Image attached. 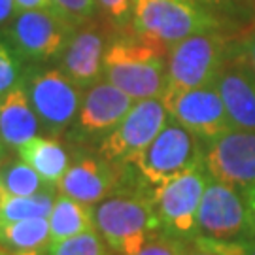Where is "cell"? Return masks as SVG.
<instances>
[{"label":"cell","instance_id":"cell-1","mask_svg":"<svg viewBox=\"0 0 255 255\" xmlns=\"http://www.w3.org/2000/svg\"><path fill=\"white\" fill-rule=\"evenodd\" d=\"M102 78L134 101L163 97L168 83V49L123 32L106 47Z\"/></svg>","mask_w":255,"mask_h":255},{"label":"cell","instance_id":"cell-2","mask_svg":"<svg viewBox=\"0 0 255 255\" xmlns=\"http://www.w3.org/2000/svg\"><path fill=\"white\" fill-rule=\"evenodd\" d=\"M95 223L110 252L119 255H136L147 240L163 233L153 199L130 191L114 193L95 204Z\"/></svg>","mask_w":255,"mask_h":255},{"label":"cell","instance_id":"cell-3","mask_svg":"<svg viewBox=\"0 0 255 255\" xmlns=\"http://www.w3.org/2000/svg\"><path fill=\"white\" fill-rule=\"evenodd\" d=\"M218 15L195 0H134L130 34L170 49L183 38L218 30Z\"/></svg>","mask_w":255,"mask_h":255},{"label":"cell","instance_id":"cell-4","mask_svg":"<svg viewBox=\"0 0 255 255\" xmlns=\"http://www.w3.org/2000/svg\"><path fill=\"white\" fill-rule=\"evenodd\" d=\"M76 23L55 8L23 9L2 28V36L27 64L61 59L68 46Z\"/></svg>","mask_w":255,"mask_h":255},{"label":"cell","instance_id":"cell-5","mask_svg":"<svg viewBox=\"0 0 255 255\" xmlns=\"http://www.w3.org/2000/svg\"><path fill=\"white\" fill-rule=\"evenodd\" d=\"M202 147L204 144L201 138L170 118L163 130L130 163V166H134L142 182L155 189L176 176L204 164Z\"/></svg>","mask_w":255,"mask_h":255},{"label":"cell","instance_id":"cell-6","mask_svg":"<svg viewBox=\"0 0 255 255\" xmlns=\"http://www.w3.org/2000/svg\"><path fill=\"white\" fill-rule=\"evenodd\" d=\"M25 87L46 134L59 138L72 127L82 106L83 89L64 74L61 66L40 68L38 64H30Z\"/></svg>","mask_w":255,"mask_h":255},{"label":"cell","instance_id":"cell-7","mask_svg":"<svg viewBox=\"0 0 255 255\" xmlns=\"http://www.w3.org/2000/svg\"><path fill=\"white\" fill-rule=\"evenodd\" d=\"M227 38L218 30L197 32L168 49V83L164 93L185 91L216 82L229 53Z\"/></svg>","mask_w":255,"mask_h":255},{"label":"cell","instance_id":"cell-8","mask_svg":"<svg viewBox=\"0 0 255 255\" xmlns=\"http://www.w3.org/2000/svg\"><path fill=\"white\" fill-rule=\"evenodd\" d=\"M210 174L204 164L176 176L153 189V206L163 235L178 240H191L199 233V206Z\"/></svg>","mask_w":255,"mask_h":255},{"label":"cell","instance_id":"cell-9","mask_svg":"<svg viewBox=\"0 0 255 255\" xmlns=\"http://www.w3.org/2000/svg\"><path fill=\"white\" fill-rule=\"evenodd\" d=\"M168 110L161 97L142 99L132 104L127 116L99 142V153L116 164H130L168 123Z\"/></svg>","mask_w":255,"mask_h":255},{"label":"cell","instance_id":"cell-10","mask_svg":"<svg viewBox=\"0 0 255 255\" xmlns=\"http://www.w3.org/2000/svg\"><path fill=\"white\" fill-rule=\"evenodd\" d=\"M202 159L210 178L244 191L255 183V130L229 128L202 142Z\"/></svg>","mask_w":255,"mask_h":255},{"label":"cell","instance_id":"cell-11","mask_svg":"<svg viewBox=\"0 0 255 255\" xmlns=\"http://www.w3.org/2000/svg\"><path fill=\"white\" fill-rule=\"evenodd\" d=\"M161 99L168 110V116L202 142H208L233 128L227 108L214 83L185 91L164 93Z\"/></svg>","mask_w":255,"mask_h":255},{"label":"cell","instance_id":"cell-12","mask_svg":"<svg viewBox=\"0 0 255 255\" xmlns=\"http://www.w3.org/2000/svg\"><path fill=\"white\" fill-rule=\"evenodd\" d=\"M134 102L132 97L102 78L83 91L78 118L70 127V138L76 142H101L118 127Z\"/></svg>","mask_w":255,"mask_h":255},{"label":"cell","instance_id":"cell-13","mask_svg":"<svg viewBox=\"0 0 255 255\" xmlns=\"http://www.w3.org/2000/svg\"><path fill=\"white\" fill-rule=\"evenodd\" d=\"M199 233L212 238H248V208L240 189L210 178L199 206Z\"/></svg>","mask_w":255,"mask_h":255},{"label":"cell","instance_id":"cell-14","mask_svg":"<svg viewBox=\"0 0 255 255\" xmlns=\"http://www.w3.org/2000/svg\"><path fill=\"white\" fill-rule=\"evenodd\" d=\"M127 164H116L97 153H83L74 159L57 189L83 204H99L110 195L119 193L123 183V168Z\"/></svg>","mask_w":255,"mask_h":255},{"label":"cell","instance_id":"cell-15","mask_svg":"<svg viewBox=\"0 0 255 255\" xmlns=\"http://www.w3.org/2000/svg\"><path fill=\"white\" fill-rule=\"evenodd\" d=\"M110 40L108 30L99 19H89L74 30L68 46L61 55V68L83 91L102 80L104 55Z\"/></svg>","mask_w":255,"mask_h":255},{"label":"cell","instance_id":"cell-16","mask_svg":"<svg viewBox=\"0 0 255 255\" xmlns=\"http://www.w3.org/2000/svg\"><path fill=\"white\" fill-rule=\"evenodd\" d=\"M214 85L227 108L233 127L255 130V72L240 47H229Z\"/></svg>","mask_w":255,"mask_h":255},{"label":"cell","instance_id":"cell-17","mask_svg":"<svg viewBox=\"0 0 255 255\" xmlns=\"http://www.w3.org/2000/svg\"><path fill=\"white\" fill-rule=\"evenodd\" d=\"M42 132L34 106L30 102L25 82L0 95V142L17 151V147Z\"/></svg>","mask_w":255,"mask_h":255},{"label":"cell","instance_id":"cell-18","mask_svg":"<svg viewBox=\"0 0 255 255\" xmlns=\"http://www.w3.org/2000/svg\"><path fill=\"white\" fill-rule=\"evenodd\" d=\"M17 155L51 185H59L72 163L68 149L61 144V140L49 134L28 140L27 144L17 147Z\"/></svg>","mask_w":255,"mask_h":255},{"label":"cell","instance_id":"cell-19","mask_svg":"<svg viewBox=\"0 0 255 255\" xmlns=\"http://www.w3.org/2000/svg\"><path fill=\"white\" fill-rule=\"evenodd\" d=\"M95 229H97V223H95L93 204H83L63 193L55 197L53 210L49 214V246L47 248Z\"/></svg>","mask_w":255,"mask_h":255},{"label":"cell","instance_id":"cell-20","mask_svg":"<svg viewBox=\"0 0 255 255\" xmlns=\"http://www.w3.org/2000/svg\"><path fill=\"white\" fill-rule=\"evenodd\" d=\"M0 244L9 252L47 250L49 218H27L0 225Z\"/></svg>","mask_w":255,"mask_h":255},{"label":"cell","instance_id":"cell-21","mask_svg":"<svg viewBox=\"0 0 255 255\" xmlns=\"http://www.w3.org/2000/svg\"><path fill=\"white\" fill-rule=\"evenodd\" d=\"M55 193H59V189H46L27 197L4 193V199L0 202V225L27 218H49L57 197Z\"/></svg>","mask_w":255,"mask_h":255},{"label":"cell","instance_id":"cell-22","mask_svg":"<svg viewBox=\"0 0 255 255\" xmlns=\"http://www.w3.org/2000/svg\"><path fill=\"white\" fill-rule=\"evenodd\" d=\"M0 183H2L4 191L8 195H15V197H27V195L46 191V189H57V185L47 183L23 159H19L15 163L2 164V168H0Z\"/></svg>","mask_w":255,"mask_h":255},{"label":"cell","instance_id":"cell-23","mask_svg":"<svg viewBox=\"0 0 255 255\" xmlns=\"http://www.w3.org/2000/svg\"><path fill=\"white\" fill-rule=\"evenodd\" d=\"M27 72V63L19 57L8 40L0 34V95L8 93L17 83L25 82Z\"/></svg>","mask_w":255,"mask_h":255},{"label":"cell","instance_id":"cell-24","mask_svg":"<svg viewBox=\"0 0 255 255\" xmlns=\"http://www.w3.org/2000/svg\"><path fill=\"white\" fill-rule=\"evenodd\" d=\"M108 244L95 229L47 248V255H108Z\"/></svg>","mask_w":255,"mask_h":255},{"label":"cell","instance_id":"cell-25","mask_svg":"<svg viewBox=\"0 0 255 255\" xmlns=\"http://www.w3.org/2000/svg\"><path fill=\"white\" fill-rule=\"evenodd\" d=\"M99 9L112 30L125 32L132 27L134 0H97Z\"/></svg>","mask_w":255,"mask_h":255},{"label":"cell","instance_id":"cell-26","mask_svg":"<svg viewBox=\"0 0 255 255\" xmlns=\"http://www.w3.org/2000/svg\"><path fill=\"white\" fill-rule=\"evenodd\" d=\"M51 2L55 9H59L76 25H82L85 21L93 19L99 9L97 0H51Z\"/></svg>","mask_w":255,"mask_h":255},{"label":"cell","instance_id":"cell-27","mask_svg":"<svg viewBox=\"0 0 255 255\" xmlns=\"http://www.w3.org/2000/svg\"><path fill=\"white\" fill-rule=\"evenodd\" d=\"M136 255H183V240L161 233L147 240Z\"/></svg>","mask_w":255,"mask_h":255},{"label":"cell","instance_id":"cell-28","mask_svg":"<svg viewBox=\"0 0 255 255\" xmlns=\"http://www.w3.org/2000/svg\"><path fill=\"white\" fill-rule=\"evenodd\" d=\"M242 195L248 208V238H255V183L246 187Z\"/></svg>","mask_w":255,"mask_h":255},{"label":"cell","instance_id":"cell-29","mask_svg":"<svg viewBox=\"0 0 255 255\" xmlns=\"http://www.w3.org/2000/svg\"><path fill=\"white\" fill-rule=\"evenodd\" d=\"M19 13L15 0H0V28H4Z\"/></svg>","mask_w":255,"mask_h":255},{"label":"cell","instance_id":"cell-30","mask_svg":"<svg viewBox=\"0 0 255 255\" xmlns=\"http://www.w3.org/2000/svg\"><path fill=\"white\" fill-rule=\"evenodd\" d=\"M238 47H240V51H242V55H244V59L250 63V66L254 68V72H255V32L248 38V40H244Z\"/></svg>","mask_w":255,"mask_h":255},{"label":"cell","instance_id":"cell-31","mask_svg":"<svg viewBox=\"0 0 255 255\" xmlns=\"http://www.w3.org/2000/svg\"><path fill=\"white\" fill-rule=\"evenodd\" d=\"M19 11L23 9H42V8H53L51 0H15Z\"/></svg>","mask_w":255,"mask_h":255},{"label":"cell","instance_id":"cell-32","mask_svg":"<svg viewBox=\"0 0 255 255\" xmlns=\"http://www.w3.org/2000/svg\"><path fill=\"white\" fill-rule=\"evenodd\" d=\"M195 2H201V4H206V6H223V4H227L229 0H195Z\"/></svg>","mask_w":255,"mask_h":255},{"label":"cell","instance_id":"cell-33","mask_svg":"<svg viewBox=\"0 0 255 255\" xmlns=\"http://www.w3.org/2000/svg\"><path fill=\"white\" fill-rule=\"evenodd\" d=\"M246 255H255V238H246Z\"/></svg>","mask_w":255,"mask_h":255},{"label":"cell","instance_id":"cell-34","mask_svg":"<svg viewBox=\"0 0 255 255\" xmlns=\"http://www.w3.org/2000/svg\"><path fill=\"white\" fill-rule=\"evenodd\" d=\"M11 255H42V250H21V252H11Z\"/></svg>","mask_w":255,"mask_h":255},{"label":"cell","instance_id":"cell-35","mask_svg":"<svg viewBox=\"0 0 255 255\" xmlns=\"http://www.w3.org/2000/svg\"><path fill=\"white\" fill-rule=\"evenodd\" d=\"M6 149H8V147L0 142V166L6 163Z\"/></svg>","mask_w":255,"mask_h":255},{"label":"cell","instance_id":"cell-36","mask_svg":"<svg viewBox=\"0 0 255 255\" xmlns=\"http://www.w3.org/2000/svg\"><path fill=\"white\" fill-rule=\"evenodd\" d=\"M0 255H11V252H9L8 248H4L2 244H0Z\"/></svg>","mask_w":255,"mask_h":255},{"label":"cell","instance_id":"cell-37","mask_svg":"<svg viewBox=\"0 0 255 255\" xmlns=\"http://www.w3.org/2000/svg\"><path fill=\"white\" fill-rule=\"evenodd\" d=\"M4 187H2V183H0V202H2V199H4Z\"/></svg>","mask_w":255,"mask_h":255},{"label":"cell","instance_id":"cell-38","mask_svg":"<svg viewBox=\"0 0 255 255\" xmlns=\"http://www.w3.org/2000/svg\"><path fill=\"white\" fill-rule=\"evenodd\" d=\"M116 255H119V254H116Z\"/></svg>","mask_w":255,"mask_h":255}]
</instances>
